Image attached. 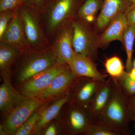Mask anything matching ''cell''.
<instances>
[{
  "label": "cell",
  "mask_w": 135,
  "mask_h": 135,
  "mask_svg": "<svg viewBox=\"0 0 135 135\" xmlns=\"http://www.w3.org/2000/svg\"><path fill=\"white\" fill-rule=\"evenodd\" d=\"M133 66H134V68H135V59L134 60V62H133Z\"/></svg>",
  "instance_id": "obj_34"
},
{
  "label": "cell",
  "mask_w": 135,
  "mask_h": 135,
  "mask_svg": "<svg viewBox=\"0 0 135 135\" xmlns=\"http://www.w3.org/2000/svg\"><path fill=\"white\" fill-rule=\"evenodd\" d=\"M72 21L61 29L51 42V47L56 57L57 62L68 64L75 52L73 47Z\"/></svg>",
  "instance_id": "obj_8"
},
{
  "label": "cell",
  "mask_w": 135,
  "mask_h": 135,
  "mask_svg": "<svg viewBox=\"0 0 135 135\" xmlns=\"http://www.w3.org/2000/svg\"><path fill=\"white\" fill-rule=\"evenodd\" d=\"M17 69V79L24 83L53 66L56 57L51 47L42 50L27 49L20 54Z\"/></svg>",
  "instance_id": "obj_3"
},
{
  "label": "cell",
  "mask_w": 135,
  "mask_h": 135,
  "mask_svg": "<svg viewBox=\"0 0 135 135\" xmlns=\"http://www.w3.org/2000/svg\"><path fill=\"white\" fill-rule=\"evenodd\" d=\"M134 128H135V126H134Z\"/></svg>",
  "instance_id": "obj_36"
},
{
  "label": "cell",
  "mask_w": 135,
  "mask_h": 135,
  "mask_svg": "<svg viewBox=\"0 0 135 135\" xmlns=\"http://www.w3.org/2000/svg\"><path fill=\"white\" fill-rule=\"evenodd\" d=\"M92 122L86 108L71 104L66 112V126L70 134H85Z\"/></svg>",
  "instance_id": "obj_11"
},
{
  "label": "cell",
  "mask_w": 135,
  "mask_h": 135,
  "mask_svg": "<svg viewBox=\"0 0 135 135\" xmlns=\"http://www.w3.org/2000/svg\"><path fill=\"white\" fill-rule=\"evenodd\" d=\"M17 9L5 31L0 36V41L16 46L23 51L28 49L23 25Z\"/></svg>",
  "instance_id": "obj_13"
},
{
  "label": "cell",
  "mask_w": 135,
  "mask_h": 135,
  "mask_svg": "<svg viewBox=\"0 0 135 135\" xmlns=\"http://www.w3.org/2000/svg\"><path fill=\"white\" fill-rule=\"evenodd\" d=\"M83 21L79 18L72 21L73 49L75 53L95 60L97 56L96 44L92 33Z\"/></svg>",
  "instance_id": "obj_7"
},
{
  "label": "cell",
  "mask_w": 135,
  "mask_h": 135,
  "mask_svg": "<svg viewBox=\"0 0 135 135\" xmlns=\"http://www.w3.org/2000/svg\"><path fill=\"white\" fill-rule=\"evenodd\" d=\"M22 51L16 46L0 41L1 75L11 73V66L19 58Z\"/></svg>",
  "instance_id": "obj_18"
},
{
  "label": "cell",
  "mask_w": 135,
  "mask_h": 135,
  "mask_svg": "<svg viewBox=\"0 0 135 135\" xmlns=\"http://www.w3.org/2000/svg\"><path fill=\"white\" fill-rule=\"evenodd\" d=\"M17 9L0 12V36L5 31Z\"/></svg>",
  "instance_id": "obj_26"
},
{
  "label": "cell",
  "mask_w": 135,
  "mask_h": 135,
  "mask_svg": "<svg viewBox=\"0 0 135 135\" xmlns=\"http://www.w3.org/2000/svg\"><path fill=\"white\" fill-rule=\"evenodd\" d=\"M105 67L107 73L113 78H118L124 71L122 62L117 56L107 58L105 63Z\"/></svg>",
  "instance_id": "obj_22"
},
{
  "label": "cell",
  "mask_w": 135,
  "mask_h": 135,
  "mask_svg": "<svg viewBox=\"0 0 135 135\" xmlns=\"http://www.w3.org/2000/svg\"><path fill=\"white\" fill-rule=\"evenodd\" d=\"M74 92L70 94L71 103L87 108L103 82L92 78L79 77Z\"/></svg>",
  "instance_id": "obj_9"
},
{
  "label": "cell",
  "mask_w": 135,
  "mask_h": 135,
  "mask_svg": "<svg viewBox=\"0 0 135 135\" xmlns=\"http://www.w3.org/2000/svg\"><path fill=\"white\" fill-rule=\"evenodd\" d=\"M46 100L38 98H27L19 105L8 113L1 127L7 134L15 135L27 120L35 112Z\"/></svg>",
  "instance_id": "obj_5"
},
{
  "label": "cell",
  "mask_w": 135,
  "mask_h": 135,
  "mask_svg": "<svg viewBox=\"0 0 135 135\" xmlns=\"http://www.w3.org/2000/svg\"><path fill=\"white\" fill-rule=\"evenodd\" d=\"M24 3L41 12L45 5L44 0H23Z\"/></svg>",
  "instance_id": "obj_29"
},
{
  "label": "cell",
  "mask_w": 135,
  "mask_h": 135,
  "mask_svg": "<svg viewBox=\"0 0 135 135\" xmlns=\"http://www.w3.org/2000/svg\"><path fill=\"white\" fill-rule=\"evenodd\" d=\"M129 75L133 79L135 80V68H133L130 72L129 73Z\"/></svg>",
  "instance_id": "obj_32"
},
{
  "label": "cell",
  "mask_w": 135,
  "mask_h": 135,
  "mask_svg": "<svg viewBox=\"0 0 135 135\" xmlns=\"http://www.w3.org/2000/svg\"><path fill=\"white\" fill-rule=\"evenodd\" d=\"M81 0H49L41 15L46 36L51 44L59 31L72 21Z\"/></svg>",
  "instance_id": "obj_2"
},
{
  "label": "cell",
  "mask_w": 135,
  "mask_h": 135,
  "mask_svg": "<svg viewBox=\"0 0 135 135\" xmlns=\"http://www.w3.org/2000/svg\"><path fill=\"white\" fill-rule=\"evenodd\" d=\"M128 26H135V5H133L126 14Z\"/></svg>",
  "instance_id": "obj_30"
},
{
  "label": "cell",
  "mask_w": 135,
  "mask_h": 135,
  "mask_svg": "<svg viewBox=\"0 0 135 135\" xmlns=\"http://www.w3.org/2000/svg\"><path fill=\"white\" fill-rule=\"evenodd\" d=\"M112 89V77L103 82L87 107L90 117L93 121L102 113L109 101Z\"/></svg>",
  "instance_id": "obj_16"
},
{
  "label": "cell",
  "mask_w": 135,
  "mask_h": 135,
  "mask_svg": "<svg viewBox=\"0 0 135 135\" xmlns=\"http://www.w3.org/2000/svg\"><path fill=\"white\" fill-rule=\"evenodd\" d=\"M68 65L77 77H89L104 82L109 76L99 72L91 59L80 54L75 53Z\"/></svg>",
  "instance_id": "obj_12"
},
{
  "label": "cell",
  "mask_w": 135,
  "mask_h": 135,
  "mask_svg": "<svg viewBox=\"0 0 135 135\" xmlns=\"http://www.w3.org/2000/svg\"><path fill=\"white\" fill-rule=\"evenodd\" d=\"M18 11L23 25L28 49L42 50L50 47L40 12L24 3L19 7Z\"/></svg>",
  "instance_id": "obj_4"
},
{
  "label": "cell",
  "mask_w": 135,
  "mask_h": 135,
  "mask_svg": "<svg viewBox=\"0 0 135 135\" xmlns=\"http://www.w3.org/2000/svg\"><path fill=\"white\" fill-rule=\"evenodd\" d=\"M70 94L60 98L46 109H44L32 134H37L57 115L62 107L69 101Z\"/></svg>",
  "instance_id": "obj_19"
},
{
  "label": "cell",
  "mask_w": 135,
  "mask_h": 135,
  "mask_svg": "<svg viewBox=\"0 0 135 135\" xmlns=\"http://www.w3.org/2000/svg\"><path fill=\"white\" fill-rule=\"evenodd\" d=\"M133 5H135V0H130Z\"/></svg>",
  "instance_id": "obj_33"
},
{
  "label": "cell",
  "mask_w": 135,
  "mask_h": 135,
  "mask_svg": "<svg viewBox=\"0 0 135 135\" xmlns=\"http://www.w3.org/2000/svg\"><path fill=\"white\" fill-rule=\"evenodd\" d=\"M110 98L102 113L95 120L106 126L118 135L131 134V120L127 96L122 91L117 78H112Z\"/></svg>",
  "instance_id": "obj_1"
},
{
  "label": "cell",
  "mask_w": 135,
  "mask_h": 135,
  "mask_svg": "<svg viewBox=\"0 0 135 135\" xmlns=\"http://www.w3.org/2000/svg\"><path fill=\"white\" fill-rule=\"evenodd\" d=\"M77 78L70 67H68L57 75L37 97L47 101L61 96L70 90Z\"/></svg>",
  "instance_id": "obj_10"
},
{
  "label": "cell",
  "mask_w": 135,
  "mask_h": 135,
  "mask_svg": "<svg viewBox=\"0 0 135 135\" xmlns=\"http://www.w3.org/2000/svg\"><path fill=\"white\" fill-rule=\"evenodd\" d=\"M69 67L67 64L57 62L53 66L23 83L20 87V93L26 97H37L57 75Z\"/></svg>",
  "instance_id": "obj_6"
},
{
  "label": "cell",
  "mask_w": 135,
  "mask_h": 135,
  "mask_svg": "<svg viewBox=\"0 0 135 135\" xmlns=\"http://www.w3.org/2000/svg\"><path fill=\"white\" fill-rule=\"evenodd\" d=\"M135 39V26H128L124 34L123 42L125 44V49L127 59L126 68V71L129 73L133 68L132 56L133 48Z\"/></svg>",
  "instance_id": "obj_21"
},
{
  "label": "cell",
  "mask_w": 135,
  "mask_h": 135,
  "mask_svg": "<svg viewBox=\"0 0 135 135\" xmlns=\"http://www.w3.org/2000/svg\"><path fill=\"white\" fill-rule=\"evenodd\" d=\"M130 0H104L97 21L99 29H103L118 15L128 10L132 5Z\"/></svg>",
  "instance_id": "obj_15"
},
{
  "label": "cell",
  "mask_w": 135,
  "mask_h": 135,
  "mask_svg": "<svg viewBox=\"0 0 135 135\" xmlns=\"http://www.w3.org/2000/svg\"><path fill=\"white\" fill-rule=\"evenodd\" d=\"M102 0H86L81 4L77 11L79 18L85 22H92L101 8Z\"/></svg>",
  "instance_id": "obj_20"
},
{
  "label": "cell",
  "mask_w": 135,
  "mask_h": 135,
  "mask_svg": "<svg viewBox=\"0 0 135 135\" xmlns=\"http://www.w3.org/2000/svg\"><path fill=\"white\" fill-rule=\"evenodd\" d=\"M43 109H40L34 113L17 131L15 135H28L32 134Z\"/></svg>",
  "instance_id": "obj_24"
},
{
  "label": "cell",
  "mask_w": 135,
  "mask_h": 135,
  "mask_svg": "<svg viewBox=\"0 0 135 135\" xmlns=\"http://www.w3.org/2000/svg\"><path fill=\"white\" fill-rule=\"evenodd\" d=\"M23 3V0H0V12L16 9Z\"/></svg>",
  "instance_id": "obj_27"
},
{
  "label": "cell",
  "mask_w": 135,
  "mask_h": 135,
  "mask_svg": "<svg viewBox=\"0 0 135 135\" xmlns=\"http://www.w3.org/2000/svg\"><path fill=\"white\" fill-rule=\"evenodd\" d=\"M11 73L1 75L3 83L0 86V109L3 112L9 113L26 98L12 86L11 81Z\"/></svg>",
  "instance_id": "obj_14"
},
{
  "label": "cell",
  "mask_w": 135,
  "mask_h": 135,
  "mask_svg": "<svg viewBox=\"0 0 135 135\" xmlns=\"http://www.w3.org/2000/svg\"><path fill=\"white\" fill-rule=\"evenodd\" d=\"M117 79L121 89L126 96L135 95V80L131 77L129 73L124 71Z\"/></svg>",
  "instance_id": "obj_23"
},
{
  "label": "cell",
  "mask_w": 135,
  "mask_h": 135,
  "mask_svg": "<svg viewBox=\"0 0 135 135\" xmlns=\"http://www.w3.org/2000/svg\"><path fill=\"white\" fill-rule=\"evenodd\" d=\"M86 135H118L106 126L96 121H92L85 133Z\"/></svg>",
  "instance_id": "obj_25"
},
{
  "label": "cell",
  "mask_w": 135,
  "mask_h": 135,
  "mask_svg": "<svg viewBox=\"0 0 135 135\" xmlns=\"http://www.w3.org/2000/svg\"><path fill=\"white\" fill-rule=\"evenodd\" d=\"M57 131L56 128L53 124L51 125L45 131L44 135H55L56 134Z\"/></svg>",
  "instance_id": "obj_31"
},
{
  "label": "cell",
  "mask_w": 135,
  "mask_h": 135,
  "mask_svg": "<svg viewBox=\"0 0 135 135\" xmlns=\"http://www.w3.org/2000/svg\"><path fill=\"white\" fill-rule=\"evenodd\" d=\"M49 0H44V1H45V3H46V2H47V1H48Z\"/></svg>",
  "instance_id": "obj_35"
},
{
  "label": "cell",
  "mask_w": 135,
  "mask_h": 135,
  "mask_svg": "<svg viewBox=\"0 0 135 135\" xmlns=\"http://www.w3.org/2000/svg\"><path fill=\"white\" fill-rule=\"evenodd\" d=\"M128 26L126 14L122 13L118 15L110 22L101 36V44L104 45L114 40L123 42L124 34Z\"/></svg>",
  "instance_id": "obj_17"
},
{
  "label": "cell",
  "mask_w": 135,
  "mask_h": 135,
  "mask_svg": "<svg viewBox=\"0 0 135 135\" xmlns=\"http://www.w3.org/2000/svg\"><path fill=\"white\" fill-rule=\"evenodd\" d=\"M126 96L131 120L135 122V95L131 96Z\"/></svg>",
  "instance_id": "obj_28"
}]
</instances>
